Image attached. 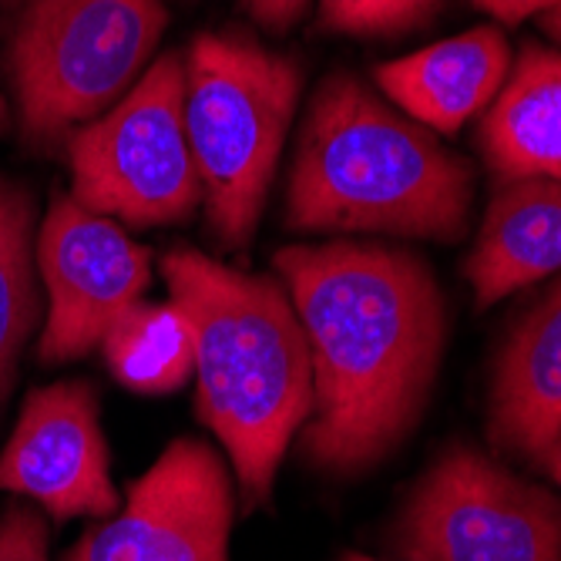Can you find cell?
<instances>
[{
  "mask_svg": "<svg viewBox=\"0 0 561 561\" xmlns=\"http://www.w3.org/2000/svg\"><path fill=\"white\" fill-rule=\"evenodd\" d=\"M276 273L313 364L306 461L327 474H364L424 411L447 343L444 293L417 252L377 242L286 245Z\"/></svg>",
  "mask_w": 561,
  "mask_h": 561,
  "instance_id": "cell-1",
  "label": "cell"
},
{
  "mask_svg": "<svg viewBox=\"0 0 561 561\" xmlns=\"http://www.w3.org/2000/svg\"><path fill=\"white\" fill-rule=\"evenodd\" d=\"M162 276L192 336L198 417L229 450L245 507H256L273 494L283 454L313 411L306 330L283 283L198 249H172Z\"/></svg>",
  "mask_w": 561,
  "mask_h": 561,
  "instance_id": "cell-2",
  "label": "cell"
},
{
  "mask_svg": "<svg viewBox=\"0 0 561 561\" xmlns=\"http://www.w3.org/2000/svg\"><path fill=\"white\" fill-rule=\"evenodd\" d=\"M471 206V162L431 128L397 115L353 75L317 88L289 169V229L457 242Z\"/></svg>",
  "mask_w": 561,
  "mask_h": 561,
  "instance_id": "cell-3",
  "label": "cell"
},
{
  "mask_svg": "<svg viewBox=\"0 0 561 561\" xmlns=\"http://www.w3.org/2000/svg\"><path fill=\"white\" fill-rule=\"evenodd\" d=\"M302 71L245 34H198L185 50V125L209 229L226 249L256 236Z\"/></svg>",
  "mask_w": 561,
  "mask_h": 561,
  "instance_id": "cell-4",
  "label": "cell"
},
{
  "mask_svg": "<svg viewBox=\"0 0 561 561\" xmlns=\"http://www.w3.org/2000/svg\"><path fill=\"white\" fill-rule=\"evenodd\" d=\"M165 21L162 0H31L11 44L24 131L50 145L105 115L156 55Z\"/></svg>",
  "mask_w": 561,
  "mask_h": 561,
  "instance_id": "cell-5",
  "label": "cell"
},
{
  "mask_svg": "<svg viewBox=\"0 0 561 561\" xmlns=\"http://www.w3.org/2000/svg\"><path fill=\"white\" fill-rule=\"evenodd\" d=\"M71 195L125 226L188 219L202 185L185 125V55L165 50L122 101L68 135Z\"/></svg>",
  "mask_w": 561,
  "mask_h": 561,
  "instance_id": "cell-6",
  "label": "cell"
},
{
  "mask_svg": "<svg viewBox=\"0 0 561 561\" xmlns=\"http://www.w3.org/2000/svg\"><path fill=\"white\" fill-rule=\"evenodd\" d=\"M393 551L403 561H561V501L457 444L411 491Z\"/></svg>",
  "mask_w": 561,
  "mask_h": 561,
  "instance_id": "cell-7",
  "label": "cell"
},
{
  "mask_svg": "<svg viewBox=\"0 0 561 561\" xmlns=\"http://www.w3.org/2000/svg\"><path fill=\"white\" fill-rule=\"evenodd\" d=\"M34 260L47 289V323L37 346L47 364L91 353L151 279V252L75 195L50 202L37 226Z\"/></svg>",
  "mask_w": 561,
  "mask_h": 561,
  "instance_id": "cell-8",
  "label": "cell"
},
{
  "mask_svg": "<svg viewBox=\"0 0 561 561\" xmlns=\"http://www.w3.org/2000/svg\"><path fill=\"white\" fill-rule=\"evenodd\" d=\"M236 494L222 457L179 437L128 488L122 515L91 528L68 561H229Z\"/></svg>",
  "mask_w": 561,
  "mask_h": 561,
  "instance_id": "cell-9",
  "label": "cell"
},
{
  "mask_svg": "<svg viewBox=\"0 0 561 561\" xmlns=\"http://www.w3.org/2000/svg\"><path fill=\"white\" fill-rule=\"evenodd\" d=\"M0 488L37 501L50 518H108L118 491L94 390L61 380L24 400L21 421L0 454Z\"/></svg>",
  "mask_w": 561,
  "mask_h": 561,
  "instance_id": "cell-10",
  "label": "cell"
},
{
  "mask_svg": "<svg viewBox=\"0 0 561 561\" xmlns=\"http://www.w3.org/2000/svg\"><path fill=\"white\" fill-rule=\"evenodd\" d=\"M512 75V47L497 27H474L374 68L377 88L417 125L454 135L488 105Z\"/></svg>",
  "mask_w": 561,
  "mask_h": 561,
  "instance_id": "cell-11",
  "label": "cell"
},
{
  "mask_svg": "<svg viewBox=\"0 0 561 561\" xmlns=\"http://www.w3.org/2000/svg\"><path fill=\"white\" fill-rule=\"evenodd\" d=\"M491 444L541 465L561 434V279L507 336L491 383Z\"/></svg>",
  "mask_w": 561,
  "mask_h": 561,
  "instance_id": "cell-12",
  "label": "cell"
},
{
  "mask_svg": "<svg viewBox=\"0 0 561 561\" xmlns=\"http://www.w3.org/2000/svg\"><path fill=\"white\" fill-rule=\"evenodd\" d=\"M561 270V182H497L478 242L468 256L474 302L494 306Z\"/></svg>",
  "mask_w": 561,
  "mask_h": 561,
  "instance_id": "cell-13",
  "label": "cell"
},
{
  "mask_svg": "<svg viewBox=\"0 0 561 561\" xmlns=\"http://www.w3.org/2000/svg\"><path fill=\"white\" fill-rule=\"evenodd\" d=\"M478 148L497 182H561V50L525 44L478 122Z\"/></svg>",
  "mask_w": 561,
  "mask_h": 561,
  "instance_id": "cell-14",
  "label": "cell"
},
{
  "mask_svg": "<svg viewBox=\"0 0 561 561\" xmlns=\"http://www.w3.org/2000/svg\"><path fill=\"white\" fill-rule=\"evenodd\" d=\"M34 198L18 182H0V400H4L18 356L41 317Z\"/></svg>",
  "mask_w": 561,
  "mask_h": 561,
  "instance_id": "cell-15",
  "label": "cell"
},
{
  "mask_svg": "<svg viewBox=\"0 0 561 561\" xmlns=\"http://www.w3.org/2000/svg\"><path fill=\"white\" fill-rule=\"evenodd\" d=\"M101 343L112 374L138 393H172L195 370L188 327L172 302H135Z\"/></svg>",
  "mask_w": 561,
  "mask_h": 561,
  "instance_id": "cell-16",
  "label": "cell"
},
{
  "mask_svg": "<svg viewBox=\"0 0 561 561\" xmlns=\"http://www.w3.org/2000/svg\"><path fill=\"white\" fill-rule=\"evenodd\" d=\"M444 0H320V24L350 37H397L437 18Z\"/></svg>",
  "mask_w": 561,
  "mask_h": 561,
  "instance_id": "cell-17",
  "label": "cell"
},
{
  "mask_svg": "<svg viewBox=\"0 0 561 561\" xmlns=\"http://www.w3.org/2000/svg\"><path fill=\"white\" fill-rule=\"evenodd\" d=\"M0 561H47V525L27 504H14L0 518Z\"/></svg>",
  "mask_w": 561,
  "mask_h": 561,
  "instance_id": "cell-18",
  "label": "cell"
},
{
  "mask_svg": "<svg viewBox=\"0 0 561 561\" xmlns=\"http://www.w3.org/2000/svg\"><path fill=\"white\" fill-rule=\"evenodd\" d=\"M474 8L484 14L497 18L501 24H522L525 18H541L551 8H558L561 0H471Z\"/></svg>",
  "mask_w": 561,
  "mask_h": 561,
  "instance_id": "cell-19",
  "label": "cell"
},
{
  "mask_svg": "<svg viewBox=\"0 0 561 561\" xmlns=\"http://www.w3.org/2000/svg\"><path fill=\"white\" fill-rule=\"evenodd\" d=\"M306 4H310V0H245L249 14L256 18L263 27H270V31L293 27L302 18Z\"/></svg>",
  "mask_w": 561,
  "mask_h": 561,
  "instance_id": "cell-20",
  "label": "cell"
},
{
  "mask_svg": "<svg viewBox=\"0 0 561 561\" xmlns=\"http://www.w3.org/2000/svg\"><path fill=\"white\" fill-rule=\"evenodd\" d=\"M541 468L558 481V488H561V434L551 440V447L545 450V457H541Z\"/></svg>",
  "mask_w": 561,
  "mask_h": 561,
  "instance_id": "cell-21",
  "label": "cell"
},
{
  "mask_svg": "<svg viewBox=\"0 0 561 561\" xmlns=\"http://www.w3.org/2000/svg\"><path fill=\"white\" fill-rule=\"evenodd\" d=\"M541 27H545V34H548V37L561 41V4H558V8H551L548 14H541Z\"/></svg>",
  "mask_w": 561,
  "mask_h": 561,
  "instance_id": "cell-22",
  "label": "cell"
},
{
  "mask_svg": "<svg viewBox=\"0 0 561 561\" xmlns=\"http://www.w3.org/2000/svg\"><path fill=\"white\" fill-rule=\"evenodd\" d=\"M8 125V105H4V94H0V131Z\"/></svg>",
  "mask_w": 561,
  "mask_h": 561,
  "instance_id": "cell-23",
  "label": "cell"
},
{
  "mask_svg": "<svg viewBox=\"0 0 561 561\" xmlns=\"http://www.w3.org/2000/svg\"><path fill=\"white\" fill-rule=\"evenodd\" d=\"M343 561H374V558H364V554H346Z\"/></svg>",
  "mask_w": 561,
  "mask_h": 561,
  "instance_id": "cell-24",
  "label": "cell"
}]
</instances>
